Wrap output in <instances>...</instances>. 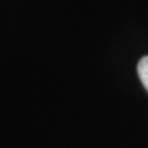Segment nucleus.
<instances>
[{
  "label": "nucleus",
  "instance_id": "obj_1",
  "mask_svg": "<svg viewBox=\"0 0 148 148\" xmlns=\"http://www.w3.org/2000/svg\"><path fill=\"white\" fill-rule=\"evenodd\" d=\"M137 73L143 85L145 86V89L148 90V56H144L140 59V62L137 64Z\"/></svg>",
  "mask_w": 148,
  "mask_h": 148
}]
</instances>
